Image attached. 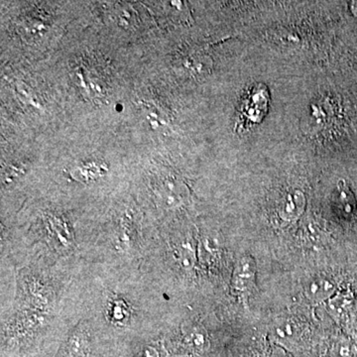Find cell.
<instances>
[{"label": "cell", "mask_w": 357, "mask_h": 357, "mask_svg": "<svg viewBox=\"0 0 357 357\" xmlns=\"http://www.w3.org/2000/svg\"><path fill=\"white\" fill-rule=\"evenodd\" d=\"M351 9H352V13L356 14V15L357 16V1L352 2Z\"/></svg>", "instance_id": "ac0fdd59"}, {"label": "cell", "mask_w": 357, "mask_h": 357, "mask_svg": "<svg viewBox=\"0 0 357 357\" xmlns=\"http://www.w3.org/2000/svg\"><path fill=\"white\" fill-rule=\"evenodd\" d=\"M91 344L84 331H76L70 335L66 345L63 357H89Z\"/></svg>", "instance_id": "52a82bcc"}, {"label": "cell", "mask_w": 357, "mask_h": 357, "mask_svg": "<svg viewBox=\"0 0 357 357\" xmlns=\"http://www.w3.org/2000/svg\"><path fill=\"white\" fill-rule=\"evenodd\" d=\"M48 227L50 234L62 248H69L74 243V237L70 231L69 225L63 218L56 215H49Z\"/></svg>", "instance_id": "ba28073f"}, {"label": "cell", "mask_w": 357, "mask_h": 357, "mask_svg": "<svg viewBox=\"0 0 357 357\" xmlns=\"http://www.w3.org/2000/svg\"><path fill=\"white\" fill-rule=\"evenodd\" d=\"M333 356L335 357H351L352 347L349 342H338L333 347Z\"/></svg>", "instance_id": "9a60e30c"}, {"label": "cell", "mask_w": 357, "mask_h": 357, "mask_svg": "<svg viewBox=\"0 0 357 357\" xmlns=\"http://www.w3.org/2000/svg\"><path fill=\"white\" fill-rule=\"evenodd\" d=\"M44 321L43 317L39 312L33 311L26 312L22 316L18 317L14 321L13 325L9 328V335L11 342L13 340H22L30 333H34Z\"/></svg>", "instance_id": "277c9868"}, {"label": "cell", "mask_w": 357, "mask_h": 357, "mask_svg": "<svg viewBox=\"0 0 357 357\" xmlns=\"http://www.w3.org/2000/svg\"><path fill=\"white\" fill-rule=\"evenodd\" d=\"M269 357H290L287 352H286L285 349L283 347H274L273 351L270 354Z\"/></svg>", "instance_id": "e0dca14e"}, {"label": "cell", "mask_w": 357, "mask_h": 357, "mask_svg": "<svg viewBox=\"0 0 357 357\" xmlns=\"http://www.w3.org/2000/svg\"><path fill=\"white\" fill-rule=\"evenodd\" d=\"M107 171V167L103 166L102 164L89 162V163L83 164L77 168L75 167L70 171V175L75 180L79 181V182L91 183L102 177Z\"/></svg>", "instance_id": "30bf717a"}, {"label": "cell", "mask_w": 357, "mask_h": 357, "mask_svg": "<svg viewBox=\"0 0 357 357\" xmlns=\"http://www.w3.org/2000/svg\"><path fill=\"white\" fill-rule=\"evenodd\" d=\"M26 296L33 311L46 312L51 304V294L48 288L37 279H31L26 283Z\"/></svg>", "instance_id": "5b68a950"}, {"label": "cell", "mask_w": 357, "mask_h": 357, "mask_svg": "<svg viewBox=\"0 0 357 357\" xmlns=\"http://www.w3.org/2000/svg\"><path fill=\"white\" fill-rule=\"evenodd\" d=\"M188 347L195 352H204L210 347V340L206 331L202 328H195L185 337Z\"/></svg>", "instance_id": "8fae6325"}, {"label": "cell", "mask_w": 357, "mask_h": 357, "mask_svg": "<svg viewBox=\"0 0 357 357\" xmlns=\"http://www.w3.org/2000/svg\"><path fill=\"white\" fill-rule=\"evenodd\" d=\"M337 286L332 279L325 276H317L310 279L305 285L307 298L314 303H321L331 299L335 295Z\"/></svg>", "instance_id": "3957f363"}, {"label": "cell", "mask_w": 357, "mask_h": 357, "mask_svg": "<svg viewBox=\"0 0 357 357\" xmlns=\"http://www.w3.org/2000/svg\"><path fill=\"white\" fill-rule=\"evenodd\" d=\"M176 253L180 266L185 271H190L196 265V251L191 243H181Z\"/></svg>", "instance_id": "7c38bea8"}, {"label": "cell", "mask_w": 357, "mask_h": 357, "mask_svg": "<svg viewBox=\"0 0 357 357\" xmlns=\"http://www.w3.org/2000/svg\"><path fill=\"white\" fill-rule=\"evenodd\" d=\"M256 263L251 256H244L234 267L232 285L237 292L250 293L255 285Z\"/></svg>", "instance_id": "6da1fadb"}, {"label": "cell", "mask_w": 357, "mask_h": 357, "mask_svg": "<svg viewBox=\"0 0 357 357\" xmlns=\"http://www.w3.org/2000/svg\"><path fill=\"white\" fill-rule=\"evenodd\" d=\"M272 331L275 337L282 342H293L299 337L301 333L299 323L289 318L277 319Z\"/></svg>", "instance_id": "9c48e42d"}, {"label": "cell", "mask_w": 357, "mask_h": 357, "mask_svg": "<svg viewBox=\"0 0 357 357\" xmlns=\"http://www.w3.org/2000/svg\"><path fill=\"white\" fill-rule=\"evenodd\" d=\"M306 196L300 190H291L282 197L278 204V215L285 222H293L303 215L306 208Z\"/></svg>", "instance_id": "7a4b0ae2"}, {"label": "cell", "mask_w": 357, "mask_h": 357, "mask_svg": "<svg viewBox=\"0 0 357 357\" xmlns=\"http://www.w3.org/2000/svg\"><path fill=\"white\" fill-rule=\"evenodd\" d=\"M135 357H162L159 349L154 345H147L142 351L138 352Z\"/></svg>", "instance_id": "2e32d148"}, {"label": "cell", "mask_w": 357, "mask_h": 357, "mask_svg": "<svg viewBox=\"0 0 357 357\" xmlns=\"http://www.w3.org/2000/svg\"><path fill=\"white\" fill-rule=\"evenodd\" d=\"M143 107L146 110L148 119L152 123L166 124L167 114L164 110H162L161 105H157L156 102H143Z\"/></svg>", "instance_id": "5bb4252c"}, {"label": "cell", "mask_w": 357, "mask_h": 357, "mask_svg": "<svg viewBox=\"0 0 357 357\" xmlns=\"http://www.w3.org/2000/svg\"><path fill=\"white\" fill-rule=\"evenodd\" d=\"M109 318L117 325L124 326L130 318V310L123 300H114L109 307Z\"/></svg>", "instance_id": "4fadbf2b"}, {"label": "cell", "mask_w": 357, "mask_h": 357, "mask_svg": "<svg viewBox=\"0 0 357 357\" xmlns=\"http://www.w3.org/2000/svg\"><path fill=\"white\" fill-rule=\"evenodd\" d=\"M158 192L164 203L169 206H178L187 194L185 185L173 178H166L160 183Z\"/></svg>", "instance_id": "8992f818"}]
</instances>
